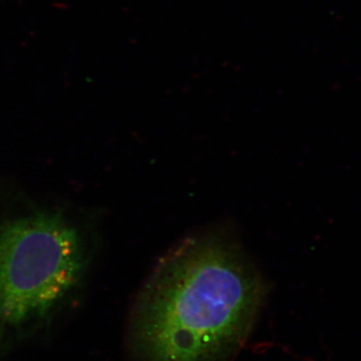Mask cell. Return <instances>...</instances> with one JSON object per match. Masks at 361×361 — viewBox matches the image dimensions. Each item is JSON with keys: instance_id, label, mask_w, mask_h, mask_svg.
Masks as SVG:
<instances>
[{"instance_id": "obj_2", "label": "cell", "mask_w": 361, "mask_h": 361, "mask_svg": "<svg viewBox=\"0 0 361 361\" xmlns=\"http://www.w3.org/2000/svg\"><path fill=\"white\" fill-rule=\"evenodd\" d=\"M85 263L80 233L58 213L0 225V327L47 313L80 281Z\"/></svg>"}, {"instance_id": "obj_1", "label": "cell", "mask_w": 361, "mask_h": 361, "mask_svg": "<svg viewBox=\"0 0 361 361\" xmlns=\"http://www.w3.org/2000/svg\"><path fill=\"white\" fill-rule=\"evenodd\" d=\"M266 287L225 233H199L160 259L129 322L137 361H231L245 343Z\"/></svg>"}]
</instances>
